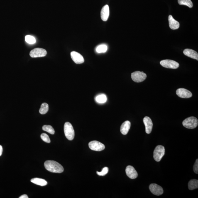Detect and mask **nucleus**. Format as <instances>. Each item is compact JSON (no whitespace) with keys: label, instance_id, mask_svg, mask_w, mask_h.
<instances>
[{"label":"nucleus","instance_id":"18","mask_svg":"<svg viewBox=\"0 0 198 198\" xmlns=\"http://www.w3.org/2000/svg\"><path fill=\"white\" fill-rule=\"evenodd\" d=\"M30 181L37 185L41 186H45L47 184V182L45 179L39 178L32 179Z\"/></svg>","mask_w":198,"mask_h":198},{"label":"nucleus","instance_id":"11","mask_svg":"<svg viewBox=\"0 0 198 198\" xmlns=\"http://www.w3.org/2000/svg\"><path fill=\"white\" fill-rule=\"evenodd\" d=\"M143 122L145 127L146 133L148 134H149L151 133L153 124L151 118L149 117H145L143 119Z\"/></svg>","mask_w":198,"mask_h":198},{"label":"nucleus","instance_id":"10","mask_svg":"<svg viewBox=\"0 0 198 198\" xmlns=\"http://www.w3.org/2000/svg\"><path fill=\"white\" fill-rule=\"evenodd\" d=\"M176 94L179 97L188 99L192 96V94L190 91L184 88H180L176 91Z\"/></svg>","mask_w":198,"mask_h":198},{"label":"nucleus","instance_id":"30","mask_svg":"<svg viewBox=\"0 0 198 198\" xmlns=\"http://www.w3.org/2000/svg\"><path fill=\"white\" fill-rule=\"evenodd\" d=\"M20 198H28V197L27 195L26 194H24L23 195H22L20 196L19 197Z\"/></svg>","mask_w":198,"mask_h":198},{"label":"nucleus","instance_id":"12","mask_svg":"<svg viewBox=\"0 0 198 198\" xmlns=\"http://www.w3.org/2000/svg\"><path fill=\"white\" fill-rule=\"evenodd\" d=\"M72 60L76 64H81L84 62V59L80 53L76 52H72L71 53Z\"/></svg>","mask_w":198,"mask_h":198},{"label":"nucleus","instance_id":"2","mask_svg":"<svg viewBox=\"0 0 198 198\" xmlns=\"http://www.w3.org/2000/svg\"><path fill=\"white\" fill-rule=\"evenodd\" d=\"M182 124L184 127L188 129H194L198 126V120L194 117H190L184 120Z\"/></svg>","mask_w":198,"mask_h":198},{"label":"nucleus","instance_id":"7","mask_svg":"<svg viewBox=\"0 0 198 198\" xmlns=\"http://www.w3.org/2000/svg\"><path fill=\"white\" fill-rule=\"evenodd\" d=\"M46 51L43 49L37 48L34 49L30 52V56L32 58L43 57L47 55Z\"/></svg>","mask_w":198,"mask_h":198},{"label":"nucleus","instance_id":"29","mask_svg":"<svg viewBox=\"0 0 198 198\" xmlns=\"http://www.w3.org/2000/svg\"><path fill=\"white\" fill-rule=\"evenodd\" d=\"M3 152V148L2 146L0 145V156L2 155Z\"/></svg>","mask_w":198,"mask_h":198},{"label":"nucleus","instance_id":"9","mask_svg":"<svg viewBox=\"0 0 198 198\" xmlns=\"http://www.w3.org/2000/svg\"><path fill=\"white\" fill-rule=\"evenodd\" d=\"M150 192L154 195L160 196L163 194L164 191L162 188L156 184H150L149 187Z\"/></svg>","mask_w":198,"mask_h":198},{"label":"nucleus","instance_id":"5","mask_svg":"<svg viewBox=\"0 0 198 198\" xmlns=\"http://www.w3.org/2000/svg\"><path fill=\"white\" fill-rule=\"evenodd\" d=\"M131 77L132 80L134 82L140 83L143 82L146 79L147 75L143 72L135 71L132 73Z\"/></svg>","mask_w":198,"mask_h":198},{"label":"nucleus","instance_id":"4","mask_svg":"<svg viewBox=\"0 0 198 198\" xmlns=\"http://www.w3.org/2000/svg\"><path fill=\"white\" fill-rule=\"evenodd\" d=\"M165 147L162 145H158L154 150L153 152V158L157 162H159L162 157L165 155Z\"/></svg>","mask_w":198,"mask_h":198},{"label":"nucleus","instance_id":"20","mask_svg":"<svg viewBox=\"0 0 198 198\" xmlns=\"http://www.w3.org/2000/svg\"><path fill=\"white\" fill-rule=\"evenodd\" d=\"M107 50L108 46L105 44H101L98 46L96 48V52L99 53H104Z\"/></svg>","mask_w":198,"mask_h":198},{"label":"nucleus","instance_id":"15","mask_svg":"<svg viewBox=\"0 0 198 198\" xmlns=\"http://www.w3.org/2000/svg\"><path fill=\"white\" fill-rule=\"evenodd\" d=\"M168 21L169 26L171 29L175 30L179 28L180 24L179 22L174 19L171 15L168 17Z\"/></svg>","mask_w":198,"mask_h":198},{"label":"nucleus","instance_id":"22","mask_svg":"<svg viewBox=\"0 0 198 198\" xmlns=\"http://www.w3.org/2000/svg\"><path fill=\"white\" fill-rule=\"evenodd\" d=\"M49 110V105L46 103H44L41 105L39 109V113L42 115H44Z\"/></svg>","mask_w":198,"mask_h":198},{"label":"nucleus","instance_id":"13","mask_svg":"<svg viewBox=\"0 0 198 198\" xmlns=\"http://www.w3.org/2000/svg\"><path fill=\"white\" fill-rule=\"evenodd\" d=\"M126 172L127 176L130 179H135L138 177L137 172L131 165H128L127 167Z\"/></svg>","mask_w":198,"mask_h":198},{"label":"nucleus","instance_id":"23","mask_svg":"<svg viewBox=\"0 0 198 198\" xmlns=\"http://www.w3.org/2000/svg\"><path fill=\"white\" fill-rule=\"evenodd\" d=\"M178 3L179 5L187 6L189 8H192L193 6V3L191 0H178Z\"/></svg>","mask_w":198,"mask_h":198},{"label":"nucleus","instance_id":"16","mask_svg":"<svg viewBox=\"0 0 198 198\" xmlns=\"http://www.w3.org/2000/svg\"><path fill=\"white\" fill-rule=\"evenodd\" d=\"M183 52L184 55L187 56L198 60V54L195 51L187 49L184 50Z\"/></svg>","mask_w":198,"mask_h":198},{"label":"nucleus","instance_id":"6","mask_svg":"<svg viewBox=\"0 0 198 198\" xmlns=\"http://www.w3.org/2000/svg\"><path fill=\"white\" fill-rule=\"evenodd\" d=\"M160 64L162 67L165 68L172 69H177L179 66L178 62L170 60H162L160 62Z\"/></svg>","mask_w":198,"mask_h":198},{"label":"nucleus","instance_id":"24","mask_svg":"<svg viewBox=\"0 0 198 198\" xmlns=\"http://www.w3.org/2000/svg\"><path fill=\"white\" fill-rule=\"evenodd\" d=\"M42 129H43L44 131L48 132V133L52 135L55 134V130H54L53 127H52V126H50V125H44V126L42 127Z\"/></svg>","mask_w":198,"mask_h":198},{"label":"nucleus","instance_id":"26","mask_svg":"<svg viewBox=\"0 0 198 198\" xmlns=\"http://www.w3.org/2000/svg\"><path fill=\"white\" fill-rule=\"evenodd\" d=\"M41 138L42 140H43L44 142L47 143H50V140L49 137L48 135L46 134L43 133L41 135Z\"/></svg>","mask_w":198,"mask_h":198},{"label":"nucleus","instance_id":"1","mask_svg":"<svg viewBox=\"0 0 198 198\" xmlns=\"http://www.w3.org/2000/svg\"><path fill=\"white\" fill-rule=\"evenodd\" d=\"M44 165L47 170L53 173H61L64 171L62 165L55 161H46L45 162Z\"/></svg>","mask_w":198,"mask_h":198},{"label":"nucleus","instance_id":"8","mask_svg":"<svg viewBox=\"0 0 198 198\" xmlns=\"http://www.w3.org/2000/svg\"><path fill=\"white\" fill-rule=\"evenodd\" d=\"M89 146L91 150L96 151H101L105 148V145L100 142L94 140L89 143Z\"/></svg>","mask_w":198,"mask_h":198},{"label":"nucleus","instance_id":"28","mask_svg":"<svg viewBox=\"0 0 198 198\" xmlns=\"http://www.w3.org/2000/svg\"><path fill=\"white\" fill-rule=\"evenodd\" d=\"M193 171L196 174H198V159H197L193 166Z\"/></svg>","mask_w":198,"mask_h":198},{"label":"nucleus","instance_id":"17","mask_svg":"<svg viewBox=\"0 0 198 198\" xmlns=\"http://www.w3.org/2000/svg\"><path fill=\"white\" fill-rule=\"evenodd\" d=\"M131 125V123L129 121H126L123 123L121 127V131L122 134L124 135L127 134L129 131Z\"/></svg>","mask_w":198,"mask_h":198},{"label":"nucleus","instance_id":"14","mask_svg":"<svg viewBox=\"0 0 198 198\" xmlns=\"http://www.w3.org/2000/svg\"><path fill=\"white\" fill-rule=\"evenodd\" d=\"M109 16V8L108 5H106L102 8L101 11V19L103 21H106Z\"/></svg>","mask_w":198,"mask_h":198},{"label":"nucleus","instance_id":"21","mask_svg":"<svg viewBox=\"0 0 198 198\" xmlns=\"http://www.w3.org/2000/svg\"><path fill=\"white\" fill-rule=\"evenodd\" d=\"M95 100L96 102L100 104H103L107 101V97L104 94L99 95L96 96Z\"/></svg>","mask_w":198,"mask_h":198},{"label":"nucleus","instance_id":"3","mask_svg":"<svg viewBox=\"0 0 198 198\" xmlns=\"http://www.w3.org/2000/svg\"><path fill=\"white\" fill-rule=\"evenodd\" d=\"M64 131L66 137L69 140H72L74 137V131L73 127L70 123L66 122L64 126Z\"/></svg>","mask_w":198,"mask_h":198},{"label":"nucleus","instance_id":"19","mask_svg":"<svg viewBox=\"0 0 198 198\" xmlns=\"http://www.w3.org/2000/svg\"><path fill=\"white\" fill-rule=\"evenodd\" d=\"M188 185V188L190 190L198 189V180L195 179H192L189 181Z\"/></svg>","mask_w":198,"mask_h":198},{"label":"nucleus","instance_id":"25","mask_svg":"<svg viewBox=\"0 0 198 198\" xmlns=\"http://www.w3.org/2000/svg\"><path fill=\"white\" fill-rule=\"evenodd\" d=\"M25 40L27 43L30 44H33L36 42V39L34 37L30 35H27L25 36Z\"/></svg>","mask_w":198,"mask_h":198},{"label":"nucleus","instance_id":"27","mask_svg":"<svg viewBox=\"0 0 198 198\" xmlns=\"http://www.w3.org/2000/svg\"><path fill=\"white\" fill-rule=\"evenodd\" d=\"M108 170H109V169H108L107 167H105L102 169V171L101 172L97 171L96 173L99 176H104L108 173Z\"/></svg>","mask_w":198,"mask_h":198}]
</instances>
